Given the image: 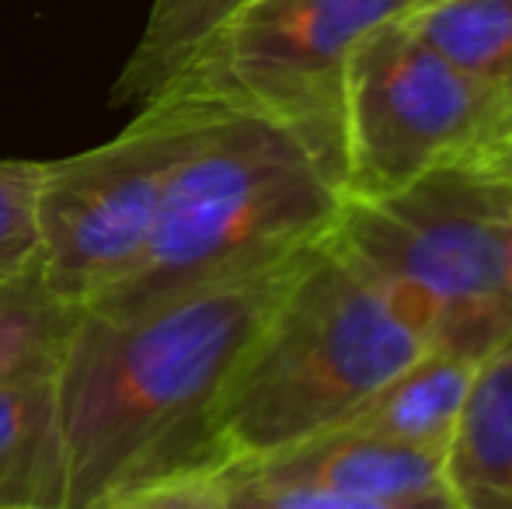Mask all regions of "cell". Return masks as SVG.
I'll use <instances>...</instances> for the list:
<instances>
[{
    "label": "cell",
    "instance_id": "obj_8",
    "mask_svg": "<svg viewBox=\"0 0 512 509\" xmlns=\"http://www.w3.org/2000/svg\"><path fill=\"white\" fill-rule=\"evenodd\" d=\"M446 450L331 429L283 454L248 461L265 475L307 482L370 503H422L446 492Z\"/></svg>",
    "mask_w": 512,
    "mask_h": 509
},
{
    "label": "cell",
    "instance_id": "obj_14",
    "mask_svg": "<svg viewBox=\"0 0 512 509\" xmlns=\"http://www.w3.org/2000/svg\"><path fill=\"white\" fill-rule=\"evenodd\" d=\"M81 314L77 304L56 297L39 272L0 286V377L32 356L60 349Z\"/></svg>",
    "mask_w": 512,
    "mask_h": 509
},
{
    "label": "cell",
    "instance_id": "obj_18",
    "mask_svg": "<svg viewBox=\"0 0 512 509\" xmlns=\"http://www.w3.org/2000/svg\"><path fill=\"white\" fill-rule=\"evenodd\" d=\"M495 154H499V161L509 168V175H512V126H509V133L502 136V143L495 147Z\"/></svg>",
    "mask_w": 512,
    "mask_h": 509
},
{
    "label": "cell",
    "instance_id": "obj_1",
    "mask_svg": "<svg viewBox=\"0 0 512 509\" xmlns=\"http://www.w3.org/2000/svg\"><path fill=\"white\" fill-rule=\"evenodd\" d=\"M314 245L147 311L81 314L56 353L67 509L227 468L223 394Z\"/></svg>",
    "mask_w": 512,
    "mask_h": 509
},
{
    "label": "cell",
    "instance_id": "obj_6",
    "mask_svg": "<svg viewBox=\"0 0 512 509\" xmlns=\"http://www.w3.org/2000/svg\"><path fill=\"white\" fill-rule=\"evenodd\" d=\"M418 4L422 0H241L168 91L244 105L293 126L342 182L349 60L373 28L405 18Z\"/></svg>",
    "mask_w": 512,
    "mask_h": 509
},
{
    "label": "cell",
    "instance_id": "obj_4",
    "mask_svg": "<svg viewBox=\"0 0 512 509\" xmlns=\"http://www.w3.org/2000/svg\"><path fill=\"white\" fill-rule=\"evenodd\" d=\"M335 234L418 314L436 349L485 360L512 342V175L495 150L345 199Z\"/></svg>",
    "mask_w": 512,
    "mask_h": 509
},
{
    "label": "cell",
    "instance_id": "obj_3",
    "mask_svg": "<svg viewBox=\"0 0 512 509\" xmlns=\"http://www.w3.org/2000/svg\"><path fill=\"white\" fill-rule=\"evenodd\" d=\"M429 349L436 346L418 314L335 234H324L227 384V468L345 426Z\"/></svg>",
    "mask_w": 512,
    "mask_h": 509
},
{
    "label": "cell",
    "instance_id": "obj_2",
    "mask_svg": "<svg viewBox=\"0 0 512 509\" xmlns=\"http://www.w3.org/2000/svg\"><path fill=\"white\" fill-rule=\"evenodd\" d=\"M185 98L196 102V126L168 175L147 248L91 314L122 318L255 272L338 224L342 182L297 129L244 105Z\"/></svg>",
    "mask_w": 512,
    "mask_h": 509
},
{
    "label": "cell",
    "instance_id": "obj_9",
    "mask_svg": "<svg viewBox=\"0 0 512 509\" xmlns=\"http://www.w3.org/2000/svg\"><path fill=\"white\" fill-rule=\"evenodd\" d=\"M56 353L0 377V509H67Z\"/></svg>",
    "mask_w": 512,
    "mask_h": 509
},
{
    "label": "cell",
    "instance_id": "obj_5",
    "mask_svg": "<svg viewBox=\"0 0 512 509\" xmlns=\"http://www.w3.org/2000/svg\"><path fill=\"white\" fill-rule=\"evenodd\" d=\"M512 126V98L453 67L405 18L356 46L342 91L345 199H380L425 171L488 154Z\"/></svg>",
    "mask_w": 512,
    "mask_h": 509
},
{
    "label": "cell",
    "instance_id": "obj_12",
    "mask_svg": "<svg viewBox=\"0 0 512 509\" xmlns=\"http://www.w3.org/2000/svg\"><path fill=\"white\" fill-rule=\"evenodd\" d=\"M237 7L241 0H154L140 42L112 88V105L143 109L164 95Z\"/></svg>",
    "mask_w": 512,
    "mask_h": 509
},
{
    "label": "cell",
    "instance_id": "obj_10",
    "mask_svg": "<svg viewBox=\"0 0 512 509\" xmlns=\"http://www.w3.org/2000/svg\"><path fill=\"white\" fill-rule=\"evenodd\" d=\"M443 468L457 509H512V342L481 360Z\"/></svg>",
    "mask_w": 512,
    "mask_h": 509
},
{
    "label": "cell",
    "instance_id": "obj_7",
    "mask_svg": "<svg viewBox=\"0 0 512 509\" xmlns=\"http://www.w3.org/2000/svg\"><path fill=\"white\" fill-rule=\"evenodd\" d=\"M196 126V102L161 95L136 109L115 140L42 161L39 276L56 297L88 311L129 276L157 224L161 196Z\"/></svg>",
    "mask_w": 512,
    "mask_h": 509
},
{
    "label": "cell",
    "instance_id": "obj_16",
    "mask_svg": "<svg viewBox=\"0 0 512 509\" xmlns=\"http://www.w3.org/2000/svg\"><path fill=\"white\" fill-rule=\"evenodd\" d=\"M223 482H227L230 509H457L450 496L422 499V503H370V499L338 496L307 482L265 475L248 464L223 468Z\"/></svg>",
    "mask_w": 512,
    "mask_h": 509
},
{
    "label": "cell",
    "instance_id": "obj_11",
    "mask_svg": "<svg viewBox=\"0 0 512 509\" xmlns=\"http://www.w3.org/2000/svg\"><path fill=\"white\" fill-rule=\"evenodd\" d=\"M481 360L453 349H429L391 384H384L345 426L352 433L380 436L394 443L446 450L471 387L478 381Z\"/></svg>",
    "mask_w": 512,
    "mask_h": 509
},
{
    "label": "cell",
    "instance_id": "obj_17",
    "mask_svg": "<svg viewBox=\"0 0 512 509\" xmlns=\"http://www.w3.org/2000/svg\"><path fill=\"white\" fill-rule=\"evenodd\" d=\"M105 509H230V506H227L223 471H213V475H182V478L147 485V489L115 499Z\"/></svg>",
    "mask_w": 512,
    "mask_h": 509
},
{
    "label": "cell",
    "instance_id": "obj_13",
    "mask_svg": "<svg viewBox=\"0 0 512 509\" xmlns=\"http://www.w3.org/2000/svg\"><path fill=\"white\" fill-rule=\"evenodd\" d=\"M405 21L453 67L512 98V0H422Z\"/></svg>",
    "mask_w": 512,
    "mask_h": 509
},
{
    "label": "cell",
    "instance_id": "obj_15",
    "mask_svg": "<svg viewBox=\"0 0 512 509\" xmlns=\"http://www.w3.org/2000/svg\"><path fill=\"white\" fill-rule=\"evenodd\" d=\"M42 161H0V286L39 272Z\"/></svg>",
    "mask_w": 512,
    "mask_h": 509
}]
</instances>
